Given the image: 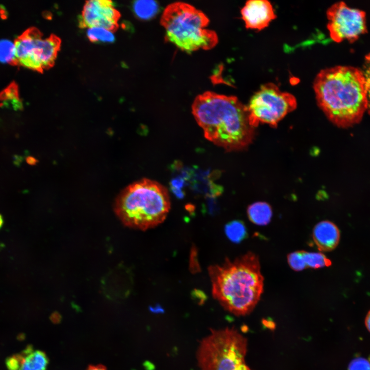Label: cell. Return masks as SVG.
Here are the masks:
<instances>
[{
    "instance_id": "6da1fadb",
    "label": "cell",
    "mask_w": 370,
    "mask_h": 370,
    "mask_svg": "<svg viewBox=\"0 0 370 370\" xmlns=\"http://www.w3.org/2000/svg\"><path fill=\"white\" fill-rule=\"evenodd\" d=\"M192 110L205 138L228 152L247 148L254 138L247 106L235 96L205 91L195 98Z\"/></svg>"
},
{
    "instance_id": "7a4b0ae2",
    "label": "cell",
    "mask_w": 370,
    "mask_h": 370,
    "mask_svg": "<svg viewBox=\"0 0 370 370\" xmlns=\"http://www.w3.org/2000/svg\"><path fill=\"white\" fill-rule=\"evenodd\" d=\"M318 105L327 118L339 127L360 122L367 108L362 69L336 66L321 70L313 84Z\"/></svg>"
},
{
    "instance_id": "3957f363",
    "label": "cell",
    "mask_w": 370,
    "mask_h": 370,
    "mask_svg": "<svg viewBox=\"0 0 370 370\" xmlns=\"http://www.w3.org/2000/svg\"><path fill=\"white\" fill-rule=\"evenodd\" d=\"M213 297L236 316L250 313L264 289V277L257 255L252 252L209 267Z\"/></svg>"
},
{
    "instance_id": "277c9868",
    "label": "cell",
    "mask_w": 370,
    "mask_h": 370,
    "mask_svg": "<svg viewBox=\"0 0 370 370\" xmlns=\"http://www.w3.org/2000/svg\"><path fill=\"white\" fill-rule=\"evenodd\" d=\"M170 207L166 188L156 181L143 178L120 192L114 210L125 225L145 230L162 223Z\"/></svg>"
},
{
    "instance_id": "5b68a950",
    "label": "cell",
    "mask_w": 370,
    "mask_h": 370,
    "mask_svg": "<svg viewBox=\"0 0 370 370\" xmlns=\"http://www.w3.org/2000/svg\"><path fill=\"white\" fill-rule=\"evenodd\" d=\"M160 23L165 29V39L184 51L211 49L218 43L216 33L207 28L208 17L190 4L178 2L168 5Z\"/></svg>"
},
{
    "instance_id": "8992f818",
    "label": "cell",
    "mask_w": 370,
    "mask_h": 370,
    "mask_svg": "<svg viewBox=\"0 0 370 370\" xmlns=\"http://www.w3.org/2000/svg\"><path fill=\"white\" fill-rule=\"evenodd\" d=\"M247 350L246 338L234 327L212 330L198 347V364L200 370H252Z\"/></svg>"
},
{
    "instance_id": "52a82bcc",
    "label": "cell",
    "mask_w": 370,
    "mask_h": 370,
    "mask_svg": "<svg viewBox=\"0 0 370 370\" xmlns=\"http://www.w3.org/2000/svg\"><path fill=\"white\" fill-rule=\"evenodd\" d=\"M13 42L14 66L40 73L54 65L61 44L60 38L53 34L44 39L43 33L35 27L27 29Z\"/></svg>"
},
{
    "instance_id": "ba28073f",
    "label": "cell",
    "mask_w": 370,
    "mask_h": 370,
    "mask_svg": "<svg viewBox=\"0 0 370 370\" xmlns=\"http://www.w3.org/2000/svg\"><path fill=\"white\" fill-rule=\"evenodd\" d=\"M297 105L294 96L282 91L274 83H266L251 97L247 106L250 124L254 128L260 123L276 127Z\"/></svg>"
},
{
    "instance_id": "9c48e42d",
    "label": "cell",
    "mask_w": 370,
    "mask_h": 370,
    "mask_svg": "<svg viewBox=\"0 0 370 370\" xmlns=\"http://www.w3.org/2000/svg\"><path fill=\"white\" fill-rule=\"evenodd\" d=\"M326 15L327 29L335 42L346 40L354 43L367 32L365 12L349 7L343 2L332 4L327 10Z\"/></svg>"
},
{
    "instance_id": "30bf717a",
    "label": "cell",
    "mask_w": 370,
    "mask_h": 370,
    "mask_svg": "<svg viewBox=\"0 0 370 370\" xmlns=\"http://www.w3.org/2000/svg\"><path fill=\"white\" fill-rule=\"evenodd\" d=\"M120 17V12L111 1H87L79 17V26L81 28L101 27L114 32L119 27Z\"/></svg>"
},
{
    "instance_id": "8fae6325",
    "label": "cell",
    "mask_w": 370,
    "mask_h": 370,
    "mask_svg": "<svg viewBox=\"0 0 370 370\" xmlns=\"http://www.w3.org/2000/svg\"><path fill=\"white\" fill-rule=\"evenodd\" d=\"M242 18L247 29L261 30L276 17L271 3L266 0H250L241 10Z\"/></svg>"
},
{
    "instance_id": "7c38bea8",
    "label": "cell",
    "mask_w": 370,
    "mask_h": 370,
    "mask_svg": "<svg viewBox=\"0 0 370 370\" xmlns=\"http://www.w3.org/2000/svg\"><path fill=\"white\" fill-rule=\"evenodd\" d=\"M312 238L320 251H330L338 246L340 241V233L338 227L334 223L324 220L318 223L314 227Z\"/></svg>"
},
{
    "instance_id": "4fadbf2b",
    "label": "cell",
    "mask_w": 370,
    "mask_h": 370,
    "mask_svg": "<svg viewBox=\"0 0 370 370\" xmlns=\"http://www.w3.org/2000/svg\"><path fill=\"white\" fill-rule=\"evenodd\" d=\"M19 361L18 370H46L49 360L42 350L27 346L20 353L16 354Z\"/></svg>"
},
{
    "instance_id": "5bb4252c",
    "label": "cell",
    "mask_w": 370,
    "mask_h": 370,
    "mask_svg": "<svg viewBox=\"0 0 370 370\" xmlns=\"http://www.w3.org/2000/svg\"><path fill=\"white\" fill-rule=\"evenodd\" d=\"M247 212L249 220L259 226L268 224L272 215L271 206L264 201H258L251 204L248 207Z\"/></svg>"
},
{
    "instance_id": "9a60e30c",
    "label": "cell",
    "mask_w": 370,
    "mask_h": 370,
    "mask_svg": "<svg viewBox=\"0 0 370 370\" xmlns=\"http://www.w3.org/2000/svg\"><path fill=\"white\" fill-rule=\"evenodd\" d=\"M133 9L137 17L142 20H147L157 13L159 6L155 1L139 0L134 2Z\"/></svg>"
},
{
    "instance_id": "2e32d148",
    "label": "cell",
    "mask_w": 370,
    "mask_h": 370,
    "mask_svg": "<svg viewBox=\"0 0 370 370\" xmlns=\"http://www.w3.org/2000/svg\"><path fill=\"white\" fill-rule=\"evenodd\" d=\"M0 105H7L9 103L15 109H21L23 104L19 97L18 87L15 82H12L0 92Z\"/></svg>"
},
{
    "instance_id": "e0dca14e",
    "label": "cell",
    "mask_w": 370,
    "mask_h": 370,
    "mask_svg": "<svg viewBox=\"0 0 370 370\" xmlns=\"http://www.w3.org/2000/svg\"><path fill=\"white\" fill-rule=\"evenodd\" d=\"M227 238L232 242L239 243L246 238L247 231L244 223L235 220L227 223L225 227Z\"/></svg>"
},
{
    "instance_id": "ac0fdd59",
    "label": "cell",
    "mask_w": 370,
    "mask_h": 370,
    "mask_svg": "<svg viewBox=\"0 0 370 370\" xmlns=\"http://www.w3.org/2000/svg\"><path fill=\"white\" fill-rule=\"evenodd\" d=\"M302 252L306 268L317 269L331 265V261L322 253L309 252L304 250H302Z\"/></svg>"
},
{
    "instance_id": "d6986e66",
    "label": "cell",
    "mask_w": 370,
    "mask_h": 370,
    "mask_svg": "<svg viewBox=\"0 0 370 370\" xmlns=\"http://www.w3.org/2000/svg\"><path fill=\"white\" fill-rule=\"evenodd\" d=\"M86 35L89 40L94 43H112L115 39L112 31L101 27L88 28Z\"/></svg>"
},
{
    "instance_id": "ffe728a7",
    "label": "cell",
    "mask_w": 370,
    "mask_h": 370,
    "mask_svg": "<svg viewBox=\"0 0 370 370\" xmlns=\"http://www.w3.org/2000/svg\"><path fill=\"white\" fill-rule=\"evenodd\" d=\"M14 42L7 39L0 40V62L14 66Z\"/></svg>"
},
{
    "instance_id": "44dd1931",
    "label": "cell",
    "mask_w": 370,
    "mask_h": 370,
    "mask_svg": "<svg viewBox=\"0 0 370 370\" xmlns=\"http://www.w3.org/2000/svg\"><path fill=\"white\" fill-rule=\"evenodd\" d=\"M362 71L363 73L367 102V112L370 115V52L364 57Z\"/></svg>"
},
{
    "instance_id": "7402d4cb",
    "label": "cell",
    "mask_w": 370,
    "mask_h": 370,
    "mask_svg": "<svg viewBox=\"0 0 370 370\" xmlns=\"http://www.w3.org/2000/svg\"><path fill=\"white\" fill-rule=\"evenodd\" d=\"M287 261L290 267L294 271H300L306 268L302 250L289 254L287 256Z\"/></svg>"
},
{
    "instance_id": "603a6c76",
    "label": "cell",
    "mask_w": 370,
    "mask_h": 370,
    "mask_svg": "<svg viewBox=\"0 0 370 370\" xmlns=\"http://www.w3.org/2000/svg\"><path fill=\"white\" fill-rule=\"evenodd\" d=\"M348 370H370V362L362 357L353 359L348 366Z\"/></svg>"
},
{
    "instance_id": "cb8c5ba5",
    "label": "cell",
    "mask_w": 370,
    "mask_h": 370,
    "mask_svg": "<svg viewBox=\"0 0 370 370\" xmlns=\"http://www.w3.org/2000/svg\"><path fill=\"white\" fill-rule=\"evenodd\" d=\"M186 178L184 177H176L171 180L170 188L173 190H182V188L185 184Z\"/></svg>"
},
{
    "instance_id": "d4e9b609",
    "label": "cell",
    "mask_w": 370,
    "mask_h": 370,
    "mask_svg": "<svg viewBox=\"0 0 370 370\" xmlns=\"http://www.w3.org/2000/svg\"><path fill=\"white\" fill-rule=\"evenodd\" d=\"M6 365L8 370H18L20 366L17 355H13L7 358Z\"/></svg>"
},
{
    "instance_id": "484cf974",
    "label": "cell",
    "mask_w": 370,
    "mask_h": 370,
    "mask_svg": "<svg viewBox=\"0 0 370 370\" xmlns=\"http://www.w3.org/2000/svg\"><path fill=\"white\" fill-rule=\"evenodd\" d=\"M192 257L191 260H192V262H191L190 265H191V268L192 269V271L193 272H195L198 271V269L199 268L198 265H197L195 263H197V256H196V252L193 250V251H192V254H191Z\"/></svg>"
},
{
    "instance_id": "4316f807",
    "label": "cell",
    "mask_w": 370,
    "mask_h": 370,
    "mask_svg": "<svg viewBox=\"0 0 370 370\" xmlns=\"http://www.w3.org/2000/svg\"><path fill=\"white\" fill-rule=\"evenodd\" d=\"M87 370H107L106 368L102 365H95L89 366Z\"/></svg>"
},
{
    "instance_id": "83f0119b",
    "label": "cell",
    "mask_w": 370,
    "mask_h": 370,
    "mask_svg": "<svg viewBox=\"0 0 370 370\" xmlns=\"http://www.w3.org/2000/svg\"><path fill=\"white\" fill-rule=\"evenodd\" d=\"M151 311L152 312L155 313H160L162 312H163V309L161 307V306L158 304L154 306H152L150 308Z\"/></svg>"
},
{
    "instance_id": "f1b7e54d",
    "label": "cell",
    "mask_w": 370,
    "mask_h": 370,
    "mask_svg": "<svg viewBox=\"0 0 370 370\" xmlns=\"http://www.w3.org/2000/svg\"><path fill=\"white\" fill-rule=\"evenodd\" d=\"M365 325L367 329L370 332V310L368 312L365 319Z\"/></svg>"
},
{
    "instance_id": "f546056e",
    "label": "cell",
    "mask_w": 370,
    "mask_h": 370,
    "mask_svg": "<svg viewBox=\"0 0 370 370\" xmlns=\"http://www.w3.org/2000/svg\"><path fill=\"white\" fill-rule=\"evenodd\" d=\"M26 161L28 163L33 164L36 162V160L31 157H28L26 159Z\"/></svg>"
},
{
    "instance_id": "4dcf8cb0",
    "label": "cell",
    "mask_w": 370,
    "mask_h": 370,
    "mask_svg": "<svg viewBox=\"0 0 370 370\" xmlns=\"http://www.w3.org/2000/svg\"><path fill=\"white\" fill-rule=\"evenodd\" d=\"M4 223L3 216L0 214V229L2 228Z\"/></svg>"
},
{
    "instance_id": "1f68e13d",
    "label": "cell",
    "mask_w": 370,
    "mask_h": 370,
    "mask_svg": "<svg viewBox=\"0 0 370 370\" xmlns=\"http://www.w3.org/2000/svg\"><path fill=\"white\" fill-rule=\"evenodd\" d=\"M5 244L3 242L0 241V251L3 250L5 248Z\"/></svg>"
}]
</instances>
